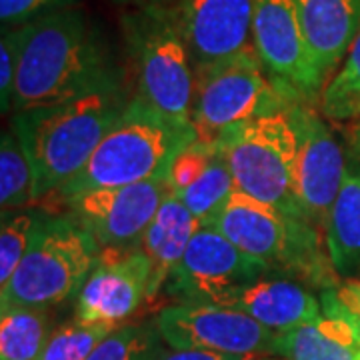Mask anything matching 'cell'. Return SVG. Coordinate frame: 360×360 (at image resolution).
Here are the masks:
<instances>
[{
	"label": "cell",
	"instance_id": "cell-1",
	"mask_svg": "<svg viewBox=\"0 0 360 360\" xmlns=\"http://www.w3.org/2000/svg\"><path fill=\"white\" fill-rule=\"evenodd\" d=\"M124 82L104 32L80 8L22 25L13 115Z\"/></svg>",
	"mask_w": 360,
	"mask_h": 360
},
{
	"label": "cell",
	"instance_id": "cell-2",
	"mask_svg": "<svg viewBox=\"0 0 360 360\" xmlns=\"http://www.w3.org/2000/svg\"><path fill=\"white\" fill-rule=\"evenodd\" d=\"M129 101L122 82L13 115L14 134L34 174V202L58 194L78 176Z\"/></svg>",
	"mask_w": 360,
	"mask_h": 360
},
{
	"label": "cell",
	"instance_id": "cell-3",
	"mask_svg": "<svg viewBox=\"0 0 360 360\" xmlns=\"http://www.w3.org/2000/svg\"><path fill=\"white\" fill-rule=\"evenodd\" d=\"M194 141L198 136L193 122L162 115L134 94L86 167L56 196L70 202L89 191L165 176L172 160Z\"/></svg>",
	"mask_w": 360,
	"mask_h": 360
},
{
	"label": "cell",
	"instance_id": "cell-4",
	"mask_svg": "<svg viewBox=\"0 0 360 360\" xmlns=\"http://www.w3.org/2000/svg\"><path fill=\"white\" fill-rule=\"evenodd\" d=\"M212 229L272 270H284L324 290L340 284L328 258L324 232L250 194H232Z\"/></svg>",
	"mask_w": 360,
	"mask_h": 360
},
{
	"label": "cell",
	"instance_id": "cell-5",
	"mask_svg": "<svg viewBox=\"0 0 360 360\" xmlns=\"http://www.w3.org/2000/svg\"><path fill=\"white\" fill-rule=\"evenodd\" d=\"M101 246L68 214H42L30 248L11 283L0 288V309L56 307L82 290L101 258Z\"/></svg>",
	"mask_w": 360,
	"mask_h": 360
},
{
	"label": "cell",
	"instance_id": "cell-6",
	"mask_svg": "<svg viewBox=\"0 0 360 360\" xmlns=\"http://www.w3.org/2000/svg\"><path fill=\"white\" fill-rule=\"evenodd\" d=\"M120 26L136 96L162 115L191 122L196 72L174 16L165 4L124 8Z\"/></svg>",
	"mask_w": 360,
	"mask_h": 360
},
{
	"label": "cell",
	"instance_id": "cell-7",
	"mask_svg": "<svg viewBox=\"0 0 360 360\" xmlns=\"http://www.w3.org/2000/svg\"><path fill=\"white\" fill-rule=\"evenodd\" d=\"M217 146L231 168L236 191L309 222L296 198L298 134L288 108L234 124L220 134Z\"/></svg>",
	"mask_w": 360,
	"mask_h": 360
},
{
	"label": "cell",
	"instance_id": "cell-8",
	"mask_svg": "<svg viewBox=\"0 0 360 360\" xmlns=\"http://www.w3.org/2000/svg\"><path fill=\"white\" fill-rule=\"evenodd\" d=\"M298 101L296 92L270 77L257 52H246L196 77L191 122L198 141L214 144L234 124L281 112Z\"/></svg>",
	"mask_w": 360,
	"mask_h": 360
},
{
	"label": "cell",
	"instance_id": "cell-9",
	"mask_svg": "<svg viewBox=\"0 0 360 360\" xmlns=\"http://www.w3.org/2000/svg\"><path fill=\"white\" fill-rule=\"evenodd\" d=\"M272 272L270 264L243 252L217 229H198L167 288L180 304L220 307L236 290Z\"/></svg>",
	"mask_w": 360,
	"mask_h": 360
},
{
	"label": "cell",
	"instance_id": "cell-10",
	"mask_svg": "<svg viewBox=\"0 0 360 360\" xmlns=\"http://www.w3.org/2000/svg\"><path fill=\"white\" fill-rule=\"evenodd\" d=\"M155 324L170 348L252 359L274 354L278 336L240 310L214 304H168Z\"/></svg>",
	"mask_w": 360,
	"mask_h": 360
},
{
	"label": "cell",
	"instance_id": "cell-11",
	"mask_svg": "<svg viewBox=\"0 0 360 360\" xmlns=\"http://www.w3.org/2000/svg\"><path fill=\"white\" fill-rule=\"evenodd\" d=\"M172 193L165 174L129 186L89 191L66 206L103 250H132Z\"/></svg>",
	"mask_w": 360,
	"mask_h": 360
},
{
	"label": "cell",
	"instance_id": "cell-12",
	"mask_svg": "<svg viewBox=\"0 0 360 360\" xmlns=\"http://www.w3.org/2000/svg\"><path fill=\"white\" fill-rule=\"evenodd\" d=\"M252 44L262 66L278 84L307 103L321 98L326 80L310 52L295 0H255Z\"/></svg>",
	"mask_w": 360,
	"mask_h": 360
},
{
	"label": "cell",
	"instance_id": "cell-13",
	"mask_svg": "<svg viewBox=\"0 0 360 360\" xmlns=\"http://www.w3.org/2000/svg\"><path fill=\"white\" fill-rule=\"evenodd\" d=\"M288 112L298 134L295 167L296 198L304 219L319 231L326 232L328 212L347 180L345 153L310 103L298 101Z\"/></svg>",
	"mask_w": 360,
	"mask_h": 360
},
{
	"label": "cell",
	"instance_id": "cell-14",
	"mask_svg": "<svg viewBox=\"0 0 360 360\" xmlns=\"http://www.w3.org/2000/svg\"><path fill=\"white\" fill-rule=\"evenodd\" d=\"M165 6L191 51L196 77L255 52V0H168Z\"/></svg>",
	"mask_w": 360,
	"mask_h": 360
},
{
	"label": "cell",
	"instance_id": "cell-15",
	"mask_svg": "<svg viewBox=\"0 0 360 360\" xmlns=\"http://www.w3.org/2000/svg\"><path fill=\"white\" fill-rule=\"evenodd\" d=\"M150 262L139 248L101 250L96 266L78 292L75 319L84 324L122 326L148 302Z\"/></svg>",
	"mask_w": 360,
	"mask_h": 360
},
{
	"label": "cell",
	"instance_id": "cell-16",
	"mask_svg": "<svg viewBox=\"0 0 360 360\" xmlns=\"http://www.w3.org/2000/svg\"><path fill=\"white\" fill-rule=\"evenodd\" d=\"M322 314L276 336L274 354L283 360H360V333L336 302L333 288L322 290Z\"/></svg>",
	"mask_w": 360,
	"mask_h": 360
},
{
	"label": "cell",
	"instance_id": "cell-17",
	"mask_svg": "<svg viewBox=\"0 0 360 360\" xmlns=\"http://www.w3.org/2000/svg\"><path fill=\"white\" fill-rule=\"evenodd\" d=\"M220 307L240 310L276 335L288 333L322 314L321 296L312 295L304 284L269 276L236 290Z\"/></svg>",
	"mask_w": 360,
	"mask_h": 360
},
{
	"label": "cell",
	"instance_id": "cell-18",
	"mask_svg": "<svg viewBox=\"0 0 360 360\" xmlns=\"http://www.w3.org/2000/svg\"><path fill=\"white\" fill-rule=\"evenodd\" d=\"M310 52L328 82L360 32V0H295Z\"/></svg>",
	"mask_w": 360,
	"mask_h": 360
},
{
	"label": "cell",
	"instance_id": "cell-19",
	"mask_svg": "<svg viewBox=\"0 0 360 360\" xmlns=\"http://www.w3.org/2000/svg\"><path fill=\"white\" fill-rule=\"evenodd\" d=\"M202 229L191 210L182 205L176 194L172 193L162 206L158 208L153 222L142 232L139 250L150 262V286L148 302L155 298L160 288H165L168 278L184 257L186 248L193 240L194 232Z\"/></svg>",
	"mask_w": 360,
	"mask_h": 360
},
{
	"label": "cell",
	"instance_id": "cell-20",
	"mask_svg": "<svg viewBox=\"0 0 360 360\" xmlns=\"http://www.w3.org/2000/svg\"><path fill=\"white\" fill-rule=\"evenodd\" d=\"M330 264L345 281L360 272V174H347L326 220Z\"/></svg>",
	"mask_w": 360,
	"mask_h": 360
},
{
	"label": "cell",
	"instance_id": "cell-21",
	"mask_svg": "<svg viewBox=\"0 0 360 360\" xmlns=\"http://www.w3.org/2000/svg\"><path fill=\"white\" fill-rule=\"evenodd\" d=\"M51 335L49 310L0 309V360H39Z\"/></svg>",
	"mask_w": 360,
	"mask_h": 360
},
{
	"label": "cell",
	"instance_id": "cell-22",
	"mask_svg": "<svg viewBox=\"0 0 360 360\" xmlns=\"http://www.w3.org/2000/svg\"><path fill=\"white\" fill-rule=\"evenodd\" d=\"M234 193H236V182L232 179L231 168L226 165L224 156L219 150L205 170V174L193 186H188L176 196L191 210V214L198 220L202 229H212Z\"/></svg>",
	"mask_w": 360,
	"mask_h": 360
},
{
	"label": "cell",
	"instance_id": "cell-23",
	"mask_svg": "<svg viewBox=\"0 0 360 360\" xmlns=\"http://www.w3.org/2000/svg\"><path fill=\"white\" fill-rule=\"evenodd\" d=\"M319 110L335 122L360 120V32L342 66L322 90Z\"/></svg>",
	"mask_w": 360,
	"mask_h": 360
},
{
	"label": "cell",
	"instance_id": "cell-24",
	"mask_svg": "<svg viewBox=\"0 0 360 360\" xmlns=\"http://www.w3.org/2000/svg\"><path fill=\"white\" fill-rule=\"evenodd\" d=\"M34 202V174L18 136L2 132L0 142V206L2 212Z\"/></svg>",
	"mask_w": 360,
	"mask_h": 360
},
{
	"label": "cell",
	"instance_id": "cell-25",
	"mask_svg": "<svg viewBox=\"0 0 360 360\" xmlns=\"http://www.w3.org/2000/svg\"><path fill=\"white\" fill-rule=\"evenodd\" d=\"M40 210H8L2 212L0 226V288L11 283L16 269L26 257L39 226Z\"/></svg>",
	"mask_w": 360,
	"mask_h": 360
},
{
	"label": "cell",
	"instance_id": "cell-26",
	"mask_svg": "<svg viewBox=\"0 0 360 360\" xmlns=\"http://www.w3.org/2000/svg\"><path fill=\"white\" fill-rule=\"evenodd\" d=\"M112 330L115 326L84 324L75 319L52 330L39 360H86Z\"/></svg>",
	"mask_w": 360,
	"mask_h": 360
},
{
	"label": "cell",
	"instance_id": "cell-27",
	"mask_svg": "<svg viewBox=\"0 0 360 360\" xmlns=\"http://www.w3.org/2000/svg\"><path fill=\"white\" fill-rule=\"evenodd\" d=\"M160 333L148 324H122L92 350L86 360H153Z\"/></svg>",
	"mask_w": 360,
	"mask_h": 360
},
{
	"label": "cell",
	"instance_id": "cell-28",
	"mask_svg": "<svg viewBox=\"0 0 360 360\" xmlns=\"http://www.w3.org/2000/svg\"><path fill=\"white\" fill-rule=\"evenodd\" d=\"M217 153H219L217 142L210 144V142L194 141L191 146H186L168 168V180L174 194L193 186L194 182L205 174V170L212 162Z\"/></svg>",
	"mask_w": 360,
	"mask_h": 360
},
{
	"label": "cell",
	"instance_id": "cell-29",
	"mask_svg": "<svg viewBox=\"0 0 360 360\" xmlns=\"http://www.w3.org/2000/svg\"><path fill=\"white\" fill-rule=\"evenodd\" d=\"M20 51H22V26L4 28L0 39V104L4 115L13 112Z\"/></svg>",
	"mask_w": 360,
	"mask_h": 360
},
{
	"label": "cell",
	"instance_id": "cell-30",
	"mask_svg": "<svg viewBox=\"0 0 360 360\" xmlns=\"http://www.w3.org/2000/svg\"><path fill=\"white\" fill-rule=\"evenodd\" d=\"M78 0H0V20L4 28L28 25L52 13L77 8Z\"/></svg>",
	"mask_w": 360,
	"mask_h": 360
},
{
	"label": "cell",
	"instance_id": "cell-31",
	"mask_svg": "<svg viewBox=\"0 0 360 360\" xmlns=\"http://www.w3.org/2000/svg\"><path fill=\"white\" fill-rule=\"evenodd\" d=\"M336 302L342 307L348 314V319L354 322V326L360 333V281L359 278H348L342 281L336 288H333Z\"/></svg>",
	"mask_w": 360,
	"mask_h": 360
},
{
	"label": "cell",
	"instance_id": "cell-32",
	"mask_svg": "<svg viewBox=\"0 0 360 360\" xmlns=\"http://www.w3.org/2000/svg\"><path fill=\"white\" fill-rule=\"evenodd\" d=\"M153 360H252V356H232V354H219L206 350H180V348H156Z\"/></svg>",
	"mask_w": 360,
	"mask_h": 360
},
{
	"label": "cell",
	"instance_id": "cell-33",
	"mask_svg": "<svg viewBox=\"0 0 360 360\" xmlns=\"http://www.w3.org/2000/svg\"><path fill=\"white\" fill-rule=\"evenodd\" d=\"M115 2L124 8H141V6H153V4H167L168 0H115Z\"/></svg>",
	"mask_w": 360,
	"mask_h": 360
},
{
	"label": "cell",
	"instance_id": "cell-34",
	"mask_svg": "<svg viewBox=\"0 0 360 360\" xmlns=\"http://www.w3.org/2000/svg\"><path fill=\"white\" fill-rule=\"evenodd\" d=\"M350 144H352L354 153H356L360 158V120L359 122H354V127L350 130Z\"/></svg>",
	"mask_w": 360,
	"mask_h": 360
},
{
	"label": "cell",
	"instance_id": "cell-35",
	"mask_svg": "<svg viewBox=\"0 0 360 360\" xmlns=\"http://www.w3.org/2000/svg\"><path fill=\"white\" fill-rule=\"evenodd\" d=\"M252 360H283V359H276V356H257V359Z\"/></svg>",
	"mask_w": 360,
	"mask_h": 360
},
{
	"label": "cell",
	"instance_id": "cell-36",
	"mask_svg": "<svg viewBox=\"0 0 360 360\" xmlns=\"http://www.w3.org/2000/svg\"><path fill=\"white\" fill-rule=\"evenodd\" d=\"M359 281H360V278H359Z\"/></svg>",
	"mask_w": 360,
	"mask_h": 360
}]
</instances>
